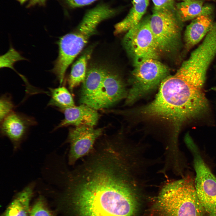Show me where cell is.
Returning <instances> with one entry per match:
<instances>
[{
    "instance_id": "cell-1",
    "label": "cell",
    "mask_w": 216,
    "mask_h": 216,
    "mask_svg": "<svg viewBox=\"0 0 216 216\" xmlns=\"http://www.w3.org/2000/svg\"><path fill=\"white\" fill-rule=\"evenodd\" d=\"M130 173L113 157L94 159L70 173L62 200L73 204L79 216H136L138 196Z\"/></svg>"
},
{
    "instance_id": "cell-19",
    "label": "cell",
    "mask_w": 216,
    "mask_h": 216,
    "mask_svg": "<svg viewBox=\"0 0 216 216\" xmlns=\"http://www.w3.org/2000/svg\"><path fill=\"white\" fill-rule=\"evenodd\" d=\"M51 98L48 106L53 107L61 110L75 105L72 97L68 90L63 86L49 89Z\"/></svg>"
},
{
    "instance_id": "cell-8",
    "label": "cell",
    "mask_w": 216,
    "mask_h": 216,
    "mask_svg": "<svg viewBox=\"0 0 216 216\" xmlns=\"http://www.w3.org/2000/svg\"><path fill=\"white\" fill-rule=\"evenodd\" d=\"M149 18L142 20L127 32L123 44L134 65L149 59H158L160 54L150 28Z\"/></svg>"
},
{
    "instance_id": "cell-4",
    "label": "cell",
    "mask_w": 216,
    "mask_h": 216,
    "mask_svg": "<svg viewBox=\"0 0 216 216\" xmlns=\"http://www.w3.org/2000/svg\"><path fill=\"white\" fill-rule=\"evenodd\" d=\"M154 209L158 216H209L200 202L194 184L189 178L165 185Z\"/></svg>"
},
{
    "instance_id": "cell-13",
    "label": "cell",
    "mask_w": 216,
    "mask_h": 216,
    "mask_svg": "<svg viewBox=\"0 0 216 216\" xmlns=\"http://www.w3.org/2000/svg\"><path fill=\"white\" fill-rule=\"evenodd\" d=\"M106 69L93 66L87 70L80 91V102L89 106L103 82Z\"/></svg>"
},
{
    "instance_id": "cell-21",
    "label": "cell",
    "mask_w": 216,
    "mask_h": 216,
    "mask_svg": "<svg viewBox=\"0 0 216 216\" xmlns=\"http://www.w3.org/2000/svg\"><path fill=\"white\" fill-rule=\"evenodd\" d=\"M25 59L19 52L11 47L7 52L0 56V67L14 70V65L16 62Z\"/></svg>"
},
{
    "instance_id": "cell-14",
    "label": "cell",
    "mask_w": 216,
    "mask_h": 216,
    "mask_svg": "<svg viewBox=\"0 0 216 216\" xmlns=\"http://www.w3.org/2000/svg\"><path fill=\"white\" fill-rule=\"evenodd\" d=\"M212 14L202 15L192 20L185 30L184 39L186 48L189 49L204 38L213 21Z\"/></svg>"
},
{
    "instance_id": "cell-2",
    "label": "cell",
    "mask_w": 216,
    "mask_h": 216,
    "mask_svg": "<svg viewBox=\"0 0 216 216\" xmlns=\"http://www.w3.org/2000/svg\"><path fill=\"white\" fill-rule=\"evenodd\" d=\"M204 83L176 72L162 81L152 101L132 110V115L142 119L167 122L173 128V139L177 141L184 124L200 118L208 110Z\"/></svg>"
},
{
    "instance_id": "cell-3",
    "label": "cell",
    "mask_w": 216,
    "mask_h": 216,
    "mask_svg": "<svg viewBox=\"0 0 216 216\" xmlns=\"http://www.w3.org/2000/svg\"><path fill=\"white\" fill-rule=\"evenodd\" d=\"M111 17L108 8L98 4L87 12L74 31L60 38L58 55L52 70L59 82H63L68 68L96 33L98 25Z\"/></svg>"
},
{
    "instance_id": "cell-20",
    "label": "cell",
    "mask_w": 216,
    "mask_h": 216,
    "mask_svg": "<svg viewBox=\"0 0 216 216\" xmlns=\"http://www.w3.org/2000/svg\"><path fill=\"white\" fill-rule=\"evenodd\" d=\"M29 216H55L48 207L46 200L40 196L31 207Z\"/></svg>"
},
{
    "instance_id": "cell-10",
    "label": "cell",
    "mask_w": 216,
    "mask_h": 216,
    "mask_svg": "<svg viewBox=\"0 0 216 216\" xmlns=\"http://www.w3.org/2000/svg\"><path fill=\"white\" fill-rule=\"evenodd\" d=\"M127 93L121 77L106 70L103 83L89 106L96 110L109 107L126 98Z\"/></svg>"
},
{
    "instance_id": "cell-17",
    "label": "cell",
    "mask_w": 216,
    "mask_h": 216,
    "mask_svg": "<svg viewBox=\"0 0 216 216\" xmlns=\"http://www.w3.org/2000/svg\"><path fill=\"white\" fill-rule=\"evenodd\" d=\"M203 0L182 1L175 7L180 20L184 22L193 20L202 14H212V9L209 5H203Z\"/></svg>"
},
{
    "instance_id": "cell-16",
    "label": "cell",
    "mask_w": 216,
    "mask_h": 216,
    "mask_svg": "<svg viewBox=\"0 0 216 216\" xmlns=\"http://www.w3.org/2000/svg\"><path fill=\"white\" fill-rule=\"evenodd\" d=\"M133 6L127 16L115 26L114 33L118 34L127 32L142 20L148 6L149 0H133Z\"/></svg>"
},
{
    "instance_id": "cell-24",
    "label": "cell",
    "mask_w": 216,
    "mask_h": 216,
    "mask_svg": "<svg viewBox=\"0 0 216 216\" xmlns=\"http://www.w3.org/2000/svg\"><path fill=\"white\" fill-rule=\"evenodd\" d=\"M70 7L77 8L89 4L98 0H64Z\"/></svg>"
},
{
    "instance_id": "cell-15",
    "label": "cell",
    "mask_w": 216,
    "mask_h": 216,
    "mask_svg": "<svg viewBox=\"0 0 216 216\" xmlns=\"http://www.w3.org/2000/svg\"><path fill=\"white\" fill-rule=\"evenodd\" d=\"M34 186L32 183L18 192L1 216H29Z\"/></svg>"
},
{
    "instance_id": "cell-25",
    "label": "cell",
    "mask_w": 216,
    "mask_h": 216,
    "mask_svg": "<svg viewBox=\"0 0 216 216\" xmlns=\"http://www.w3.org/2000/svg\"><path fill=\"white\" fill-rule=\"evenodd\" d=\"M46 0H31L28 5V7H30L36 4L44 5Z\"/></svg>"
},
{
    "instance_id": "cell-28",
    "label": "cell",
    "mask_w": 216,
    "mask_h": 216,
    "mask_svg": "<svg viewBox=\"0 0 216 216\" xmlns=\"http://www.w3.org/2000/svg\"><path fill=\"white\" fill-rule=\"evenodd\" d=\"M182 1H195V0H182ZM208 0V1H212V0Z\"/></svg>"
},
{
    "instance_id": "cell-23",
    "label": "cell",
    "mask_w": 216,
    "mask_h": 216,
    "mask_svg": "<svg viewBox=\"0 0 216 216\" xmlns=\"http://www.w3.org/2000/svg\"><path fill=\"white\" fill-rule=\"evenodd\" d=\"M154 9L159 10L174 7V0H152Z\"/></svg>"
},
{
    "instance_id": "cell-5",
    "label": "cell",
    "mask_w": 216,
    "mask_h": 216,
    "mask_svg": "<svg viewBox=\"0 0 216 216\" xmlns=\"http://www.w3.org/2000/svg\"><path fill=\"white\" fill-rule=\"evenodd\" d=\"M182 21L174 7L153 9L149 18L150 28L160 53L170 54L178 50Z\"/></svg>"
},
{
    "instance_id": "cell-18",
    "label": "cell",
    "mask_w": 216,
    "mask_h": 216,
    "mask_svg": "<svg viewBox=\"0 0 216 216\" xmlns=\"http://www.w3.org/2000/svg\"><path fill=\"white\" fill-rule=\"evenodd\" d=\"M92 51L91 48L87 49L73 64L68 81L69 88L71 92L83 82L87 70V63Z\"/></svg>"
},
{
    "instance_id": "cell-9",
    "label": "cell",
    "mask_w": 216,
    "mask_h": 216,
    "mask_svg": "<svg viewBox=\"0 0 216 216\" xmlns=\"http://www.w3.org/2000/svg\"><path fill=\"white\" fill-rule=\"evenodd\" d=\"M103 128L83 125L69 129L66 142L70 144L68 163L74 165L78 160L88 155L93 149Z\"/></svg>"
},
{
    "instance_id": "cell-6",
    "label": "cell",
    "mask_w": 216,
    "mask_h": 216,
    "mask_svg": "<svg viewBox=\"0 0 216 216\" xmlns=\"http://www.w3.org/2000/svg\"><path fill=\"white\" fill-rule=\"evenodd\" d=\"M134 66L126 98V105L132 104L153 91L169 76L168 67L158 59H146Z\"/></svg>"
},
{
    "instance_id": "cell-12",
    "label": "cell",
    "mask_w": 216,
    "mask_h": 216,
    "mask_svg": "<svg viewBox=\"0 0 216 216\" xmlns=\"http://www.w3.org/2000/svg\"><path fill=\"white\" fill-rule=\"evenodd\" d=\"M97 110L84 104L62 110L60 111L64 114V118L53 131L70 125L94 127L97 124L100 116Z\"/></svg>"
},
{
    "instance_id": "cell-26",
    "label": "cell",
    "mask_w": 216,
    "mask_h": 216,
    "mask_svg": "<svg viewBox=\"0 0 216 216\" xmlns=\"http://www.w3.org/2000/svg\"><path fill=\"white\" fill-rule=\"evenodd\" d=\"M20 3L22 4L28 0H17Z\"/></svg>"
},
{
    "instance_id": "cell-22",
    "label": "cell",
    "mask_w": 216,
    "mask_h": 216,
    "mask_svg": "<svg viewBox=\"0 0 216 216\" xmlns=\"http://www.w3.org/2000/svg\"><path fill=\"white\" fill-rule=\"evenodd\" d=\"M15 106L9 94H2L0 100V122L14 111Z\"/></svg>"
},
{
    "instance_id": "cell-7",
    "label": "cell",
    "mask_w": 216,
    "mask_h": 216,
    "mask_svg": "<svg viewBox=\"0 0 216 216\" xmlns=\"http://www.w3.org/2000/svg\"><path fill=\"white\" fill-rule=\"evenodd\" d=\"M185 142L193 157L196 176L194 186L198 198L209 216H216V177L203 160L189 134Z\"/></svg>"
},
{
    "instance_id": "cell-27",
    "label": "cell",
    "mask_w": 216,
    "mask_h": 216,
    "mask_svg": "<svg viewBox=\"0 0 216 216\" xmlns=\"http://www.w3.org/2000/svg\"><path fill=\"white\" fill-rule=\"evenodd\" d=\"M211 89L216 92V87H213Z\"/></svg>"
},
{
    "instance_id": "cell-11",
    "label": "cell",
    "mask_w": 216,
    "mask_h": 216,
    "mask_svg": "<svg viewBox=\"0 0 216 216\" xmlns=\"http://www.w3.org/2000/svg\"><path fill=\"white\" fill-rule=\"evenodd\" d=\"M37 124L33 117L14 111L0 122L1 134L10 140L16 151L26 137L30 128Z\"/></svg>"
}]
</instances>
